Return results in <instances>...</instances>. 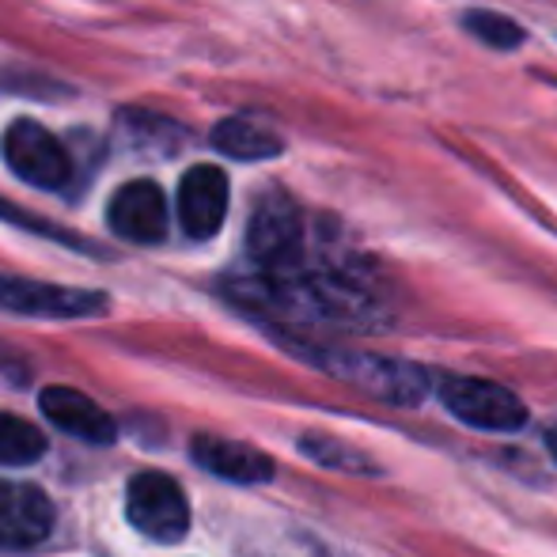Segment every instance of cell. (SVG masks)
Here are the masks:
<instances>
[{"instance_id": "7", "label": "cell", "mask_w": 557, "mask_h": 557, "mask_svg": "<svg viewBox=\"0 0 557 557\" xmlns=\"http://www.w3.org/2000/svg\"><path fill=\"white\" fill-rule=\"evenodd\" d=\"M227 216V175L213 163H198L178 186V221L194 239H213Z\"/></svg>"}, {"instance_id": "8", "label": "cell", "mask_w": 557, "mask_h": 557, "mask_svg": "<svg viewBox=\"0 0 557 557\" xmlns=\"http://www.w3.org/2000/svg\"><path fill=\"white\" fill-rule=\"evenodd\" d=\"M53 508L35 485L0 482V550H30L50 535Z\"/></svg>"}, {"instance_id": "11", "label": "cell", "mask_w": 557, "mask_h": 557, "mask_svg": "<svg viewBox=\"0 0 557 557\" xmlns=\"http://www.w3.org/2000/svg\"><path fill=\"white\" fill-rule=\"evenodd\" d=\"M194 459L206 470H213L216 478H227V482L255 485V482H270L273 478V459L250 444L198 436V441H194Z\"/></svg>"}, {"instance_id": "3", "label": "cell", "mask_w": 557, "mask_h": 557, "mask_svg": "<svg viewBox=\"0 0 557 557\" xmlns=\"http://www.w3.org/2000/svg\"><path fill=\"white\" fill-rule=\"evenodd\" d=\"M0 152H4L8 168H12L23 183L42 186V190H58V186H65L69 175H73L65 145H61L46 125L30 122V117H20V122L8 125L4 140H0Z\"/></svg>"}, {"instance_id": "16", "label": "cell", "mask_w": 557, "mask_h": 557, "mask_svg": "<svg viewBox=\"0 0 557 557\" xmlns=\"http://www.w3.org/2000/svg\"><path fill=\"white\" fill-rule=\"evenodd\" d=\"M546 447H550V455L557 459V425L550 429V433H546Z\"/></svg>"}, {"instance_id": "4", "label": "cell", "mask_w": 557, "mask_h": 557, "mask_svg": "<svg viewBox=\"0 0 557 557\" xmlns=\"http://www.w3.org/2000/svg\"><path fill=\"white\" fill-rule=\"evenodd\" d=\"M334 375L345 383L360 387L364 395L380 398L391 406H418L429 395V375L410 360H391V357H364V352H345L342 360L331 364Z\"/></svg>"}, {"instance_id": "12", "label": "cell", "mask_w": 557, "mask_h": 557, "mask_svg": "<svg viewBox=\"0 0 557 557\" xmlns=\"http://www.w3.org/2000/svg\"><path fill=\"white\" fill-rule=\"evenodd\" d=\"M213 145L221 148L232 160H273L281 156L285 140L262 122H250V117H224L213 129Z\"/></svg>"}, {"instance_id": "2", "label": "cell", "mask_w": 557, "mask_h": 557, "mask_svg": "<svg viewBox=\"0 0 557 557\" xmlns=\"http://www.w3.org/2000/svg\"><path fill=\"white\" fill-rule=\"evenodd\" d=\"M125 512L129 523L140 535L156 539V543H178L190 528V505H186V493L178 490L175 478L145 470L129 482L125 493Z\"/></svg>"}, {"instance_id": "14", "label": "cell", "mask_w": 557, "mask_h": 557, "mask_svg": "<svg viewBox=\"0 0 557 557\" xmlns=\"http://www.w3.org/2000/svg\"><path fill=\"white\" fill-rule=\"evenodd\" d=\"M300 451L311 455L315 462H323V467H342V470H352V474H380V467H375L372 459H368L364 451H357V447H345L342 441H331V436H304L300 441Z\"/></svg>"}, {"instance_id": "10", "label": "cell", "mask_w": 557, "mask_h": 557, "mask_svg": "<svg viewBox=\"0 0 557 557\" xmlns=\"http://www.w3.org/2000/svg\"><path fill=\"white\" fill-rule=\"evenodd\" d=\"M38 403H42L46 418H50L58 429H65V433L81 436V441H88V444H99V447L114 444L117 425L111 421V413H107L99 403H91L88 395H81V391L46 387Z\"/></svg>"}, {"instance_id": "9", "label": "cell", "mask_w": 557, "mask_h": 557, "mask_svg": "<svg viewBox=\"0 0 557 557\" xmlns=\"http://www.w3.org/2000/svg\"><path fill=\"white\" fill-rule=\"evenodd\" d=\"M111 227L129 243H160L168 232V198L152 178H133L111 201Z\"/></svg>"}, {"instance_id": "6", "label": "cell", "mask_w": 557, "mask_h": 557, "mask_svg": "<svg viewBox=\"0 0 557 557\" xmlns=\"http://www.w3.org/2000/svg\"><path fill=\"white\" fill-rule=\"evenodd\" d=\"M0 308L15 315H38V319H84L107 311V296L91 288H65L46 285V281L27 277H0Z\"/></svg>"}, {"instance_id": "13", "label": "cell", "mask_w": 557, "mask_h": 557, "mask_svg": "<svg viewBox=\"0 0 557 557\" xmlns=\"http://www.w3.org/2000/svg\"><path fill=\"white\" fill-rule=\"evenodd\" d=\"M46 441L30 421L0 413V467H30L35 459H42Z\"/></svg>"}, {"instance_id": "1", "label": "cell", "mask_w": 557, "mask_h": 557, "mask_svg": "<svg viewBox=\"0 0 557 557\" xmlns=\"http://www.w3.org/2000/svg\"><path fill=\"white\" fill-rule=\"evenodd\" d=\"M436 395H441V403L462 425L485 429V433H516V429L528 425L523 398L493 380L444 375V380H436Z\"/></svg>"}, {"instance_id": "5", "label": "cell", "mask_w": 557, "mask_h": 557, "mask_svg": "<svg viewBox=\"0 0 557 557\" xmlns=\"http://www.w3.org/2000/svg\"><path fill=\"white\" fill-rule=\"evenodd\" d=\"M247 247L255 255V262L265 265V270L273 273L293 270L300 262V247H304V224L293 201L281 198V194L258 201L255 216H250Z\"/></svg>"}, {"instance_id": "15", "label": "cell", "mask_w": 557, "mask_h": 557, "mask_svg": "<svg viewBox=\"0 0 557 557\" xmlns=\"http://www.w3.org/2000/svg\"><path fill=\"white\" fill-rule=\"evenodd\" d=\"M467 30L474 38H482L485 46H497V50H512V46L523 42V27L497 12H470L467 20Z\"/></svg>"}]
</instances>
